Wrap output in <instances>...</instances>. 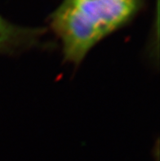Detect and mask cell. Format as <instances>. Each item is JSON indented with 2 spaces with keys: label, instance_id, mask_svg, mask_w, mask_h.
Masks as SVG:
<instances>
[{
  "label": "cell",
  "instance_id": "obj_1",
  "mask_svg": "<svg viewBox=\"0 0 160 161\" xmlns=\"http://www.w3.org/2000/svg\"><path fill=\"white\" fill-rule=\"evenodd\" d=\"M141 0H63L52 16L65 59L79 63L101 39L136 14Z\"/></svg>",
  "mask_w": 160,
  "mask_h": 161
},
{
  "label": "cell",
  "instance_id": "obj_2",
  "mask_svg": "<svg viewBox=\"0 0 160 161\" xmlns=\"http://www.w3.org/2000/svg\"><path fill=\"white\" fill-rule=\"evenodd\" d=\"M35 35V31L16 26L0 16V50L29 42Z\"/></svg>",
  "mask_w": 160,
  "mask_h": 161
}]
</instances>
